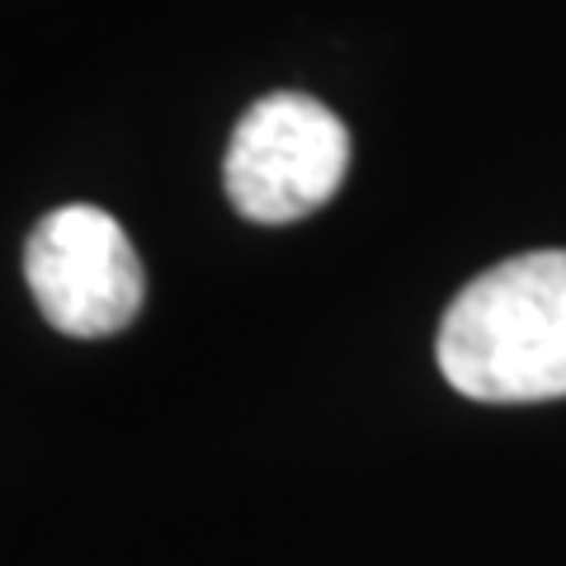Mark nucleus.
<instances>
[{
	"instance_id": "2",
	"label": "nucleus",
	"mask_w": 566,
	"mask_h": 566,
	"mask_svg": "<svg viewBox=\"0 0 566 566\" xmlns=\"http://www.w3.org/2000/svg\"><path fill=\"white\" fill-rule=\"evenodd\" d=\"M349 170V128L322 99L279 91L255 99L227 142V199L245 222L283 227L335 199Z\"/></svg>"
},
{
	"instance_id": "1",
	"label": "nucleus",
	"mask_w": 566,
	"mask_h": 566,
	"mask_svg": "<svg viewBox=\"0 0 566 566\" xmlns=\"http://www.w3.org/2000/svg\"><path fill=\"white\" fill-rule=\"evenodd\" d=\"M439 374L472 401L566 397V251L491 264L449 303Z\"/></svg>"
},
{
	"instance_id": "3",
	"label": "nucleus",
	"mask_w": 566,
	"mask_h": 566,
	"mask_svg": "<svg viewBox=\"0 0 566 566\" xmlns=\"http://www.w3.org/2000/svg\"><path fill=\"white\" fill-rule=\"evenodd\" d=\"M24 279L52 331L104 340L142 312V260L123 227L95 203H66L33 227Z\"/></svg>"
}]
</instances>
